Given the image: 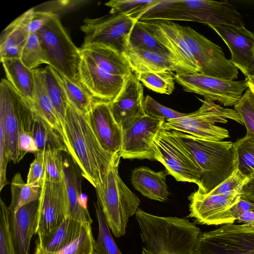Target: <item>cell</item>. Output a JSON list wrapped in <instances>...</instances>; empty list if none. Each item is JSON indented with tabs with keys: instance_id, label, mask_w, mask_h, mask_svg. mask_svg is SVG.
I'll return each mask as SVG.
<instances>
[{
	"instance_id": "d590c367",
	"label": "cell",
	"mask_w": 254,
	"mask_h": 254,
	"mask_svg": "<svg viewBox=\"0 0 254 254\" xmlns=\"http://www.w3.org/2000/svg\"><path fill=\"white\" fill-rule=\"evenodd\" d=\"M95 243L91 224L87 223L79 236L65 248L48 252L35 247L33 254H93Z\"/></svg>"
},
{
	"instance_id": "7402d4cb",
	"label": "cell",
	"mask_w": 254,
	"mask_h": 254,
	"mask_svg": "<svg viewBox=\"0 0 254 254\" xmlns=\"http://www.w3.org/2000/svg\"><path fill=\"white\" fill-rule=\"evenodd\" d=\"M39 200L13 212L8 208L9 222L16 254H29L30 243L35 234Z\"/></svg>"
},
{
	"instance_id": "f6af8a7d",
	"label": "cell",
	"mask_w": 254,
	"mask_h": 254,
	"mask_svg": "<svg viewBox=\"0 0 254 254\" xmlns=\"http://www.w3.org/2000/svg\"><path fill=\"white\" fill-rule=\"evenodd\" d=\"M249 180V178L243 174L237 167L221 184L205 195L241 194Z\"/></svg>"
},
{
	"instance_id": "8fae6325",
	"label": "cell",
	"mask_w": 254,
	"mask_h": 254,
	"mask_svg": "<svg viewBox=\"0 0 254 254\" xmlns=\"http://www.w3.org/2000/svg\"><path fill=\"white\" fill-rule=\"evenodd\" d=\"M174 77L185 91L199 94L224 106H235L248 88L245 79L231 80L193 72L177 73Z\"/></svg>"
},
{
	"instance_id": "3957f363",
	"label": "cell",
	"mask_w": 254,
	"mask_h": 254,
	"mask_svg": "<svg viewBox=\"0 0 254 254\" xmlns=\"http://www.w3.org/2000/svg\"><path fill=\"white\" fill-rule=\"evenodd\" d=\"M168 130L202 172L201 185L197 192L208 194L238 167L233 142L208 140L174 130Z\"/></svg>"
},
{
	"instance_id": "52a82bcc",
	"label": "cell",
	"mask_w": 254,
	"mask_h": 254,
	"mask_svg": "<svg viewBox=\"0 0 254 254\" xmlns=\"http://www.w3.org/2000/svg\"><path fill=\"white\" fill-rule=\"evenodd\" d=\"M192 254H254V226L226 224L201 232Z\"/></svg>"
},
{
	"instance_id": "681fc988",
	"label": "cell",
	"mask_w": 254,
	"mask_h": 254,
	"mask_svg": "<svg viewBox=\"0 0 254 254\" xmlns=\"http://www.w3.org/2000/svg\"><path fill=\"white\" fill-rule=\"evenodd\" d=\"M57 15L52 11H34L28 26L29 34L36 33Z\"/></svg>"
},
{
	"instance_id": "7bdbcfd3",
	"label": "cell",
	"mask_w": 254,
	"mask_h": 254,
	"mask_svg": "<svg viewBox=\"0 0 254 254\" xmlns=\"http://www.w3.org/2000/svg\"><path fill=\"white\" fill-rule=\"evenodd\" d=\"M0 254H16L10 231L8 207L0 200Z\"/></svg>"
},
{
	"instance_id": "f546056e",
	"label": "cell",
	"mask_w": 254,
	"mask_h": 254,
	"mask_svg": "<svg viewBox=\"0 0 254 254\" xmlns=\"http://www.w3.org/2000/svg\"><path fill=\"white\" fill-rule=\"evenodd\" d=\"M7 80L29 103L32 109L35 90L34 69H31L19 59H10L1 62Z\"/></svg>"
},
{
	"instance_id": "db71d44e",
	"label": "cell",
	"mask_w": 254,
	"mask_h": 254,
	"mask_svg": "<svg viewBox=\"0 0 254 254\" xmlns=\"http://www.w3.org/2000/svg\"><path fill=\"white\" fill-rule=\"evenodd\" d=\"M141 254H153L151 253V252H150L149 251H148L144 247H143L142 250Z\"/></svg>"
},
{
	"instance_id": "f1b7e54d",
	"label": "cell",
	"mask_w": 254,
	"mask_h": 254,
	"mask_svg": "<svg viewBox=\"0 0 254 254\" xmlns=\"http://www.w3.org/2000/svg\"><path fill=\"white\" fill-rule=\"evenodd\" d=\"M85 224L67 217L49 232L38 235L35 247L48 252L58 251L76 240Z\"/></svg>"
},
{
	"instance_id": "7a4b0ae2",
	"label": "cell",
	"mask_w": 254,
	"mask_h": 254,
	"mask_svg": "<svg viewBox=\"0 0 254 254\" xmlns=\"http://www.w3.org/2000/svg\"><path fill=\"white\" fill-rule=\"evenodd\" d=\"M135 218L144 247L153 254H192L201 233L188 219L159 216L138 208Z\"/></svg>"
},
{
	"instance_id": "6da1fadb",
	"label": "cell",
	"mask_w": 254,
	"mask_h": 254,
	"mask_svg": "<svg viewBox=\"0 0 254 254\" xmlns=\"http://www.w3.org/2000/svg\"><path fill=\"white\" fill-rule=\"evenodd\" d=\"M64 130L71 149L70 155L81 175L95 188L115 159L120 156L105 151L94 133L86 116L69 103Z\"/></svg>"
},
{
	"instance_id": "4dcf8cb0",
	"label": "cell",
	"mask_w": 254,
	"mask_h": 254,
	"mask_svg": "<svg viewBox=\"0 0 254 254\" xmlns=\"http://www.w3.org/2000/svg\"><path fill=\"white\" fill-rule=\"evenodd\" d=\"M31 133L38 151L56 150L69 153L60 134L34 113Z\"/></svg>"
},
{
	"instance_id": "e575fe53",
	"label": "cell",
	"mask_w": 254,
	"mask_h": 254,
	"mask_svg": "<svg viewBox=\"0 0 254 254\" xmlns=\"http://www.w3.org/2000/svg\"><path fill=\"white\" fill-rule=\"evenodd\" d=\"M94 206L98 224V233L95 240L93 254H122L112 237L98 202L94 204Z\"/></svg>"
},
{
	"instance_id": "ffe728a7",
	"label": "cell",
	"mask_w": 254,
	"mask_h": 254,
	"mask_svg": "<svg viewBox=\"0 0 254 254\" xmlns=\"http://www.w3.org/2000/svg\"><path fill=\"white\" fill-rule=\"evenodd\" d=\"M240 193L205 195L196 191L190 194V214L195 223L207 225L225 224L224 212L237 203Z\"/></svg>"
},
{
	"instance_id": "bcb514c9",
	"label": "cell",
	"mask_w": 254,
	"mask_h": 254,
	"mask_svg": "<svg viewBox=\"0 0 254 254\" xmlns=\"http://www.w3.org/2000/svg\"><path fill=\"white\" fill-rule=\"evenodd\" d=\"M144 111L146 115L152 118L163 121L181 118L187 114L166 107L149 95L145 97Z\"/></svg>"
},
{
	"instance_id": "9a60e30c",
	"label": "cell",
	"mask_w": 254,
	"mask_h": 254,
	"mask_svg": "<svg viewBox=\"0 0 254 254\" xmlns=\"http://www.w3.org/2000/svg\"><path fill=\"white\" fill-rule=\"evenodd\" d=\"M67 217L66 190L64 181H44L39 199L35 235L49 232Z\"/></svg>"
},
{
	"instance_id": "e0dca14e",
	"label": "cell",
	"mask_w": 254,
	"mask_h": 254,
	"mask_svg": "<svg viewBox=\"0 0 254 254\" xmlns=\"http://www.w3.org/2000/svg\"><path fill=\"white\" fill-rule=\"evenodd\" d=\"M144 99L142 84L132 72L118 96L110 103L111 113L122 131L146 115Z\"/></svg>"
},
{
	"instance_id": "30bf717a",
	"label": "cell",
	"mask_w": 254,
	"mask_h": 254,
	"mask_svg": "<svg viewBox=\"0 0 254 254\" xmlns=\"http://www.w3.org/2000/svg\"><path fill=\"white\" fill-rule=\"evenodd\" d=\"M178 26L198 64L199 73L231 80L238 78V69L226 58L219 46L190 27Z\"/></svg>"
},
{
	"instance_id": "c3c4849f",
	"label": "cell",
	"mask_w": 254,
	"mask_h": 254,
	"mask_svg": "<svg viewBox=\"0 0 254 254\" xmlns=\"http://www.w3.org/2000/svg\"><path fill=\"white\" fill-rule=\"evenodd\" d=\"M250 211H254V202L241 197L237 203L224 212L226 224L234 223L241 214Z\"/></svg>"
},
{
	"instance_id": "f35d334b",
	"label": "cell",
	"mask_w": 254,
	"mask_h": 254,
	"mask_svg": "<svg viewBox=\"0 0 254 254\" xmlns=\"http://www.w3.org/2000/svg\"><path fill=\"white\" fill-rule=\"evenodd\" d=\"M172 71L146 72L139 74L138 79L147 88L158 93L171 94L175 88Z\"/></svg>"
},
{
	"instance_id": "816d5d0a",
	"label": "cell",
	"mask_w": 254,
	"mask_h": 254,
	"mask_svg": "<svg viewBox=\"0 0 254 254\" xmlns=\"http://www.w3.org/2000/svg\"><path fill=\"white\" fill-rule=\"evenodd\" d=\"M238 223L254 226V211H250L241 214L237 219Z\"/></svg>"
},
{
	"instance_id": "d6a6232c",
	"label": "cell",
	"mask_w": 254,
	"mask_h": 254,
	"mask_svg": "<svg viewBox=\"0 0 254 254\" xmlns=\"http://www.w3.org/2000/svg\"><path fill=\"white\" fill-rule=\"evenodd\" d=\"M11 192V202L8 208L13 212H16L22 206L39 200L41 188L24 183L20 174L17 173L12 179Z\"/></svg>"
},
{
	"instance_id": "d6986e66",
	"label": "cell",
	"mask_w": 254,
	"mask_h": 254,
	"mask_svg": "<svg viewBox=\"0 0 254 254\" xmlns=\"http://www.w3.org/2000/svg\"><path fill=\"white\" fill-rule=\"evenodd\" d=\"M111 102L94 100L86 116L103 148L115 154L121 150L122 130L111 113Z\"/></svg>"
},
{
	"instance_id": "7dc6e473",
	"label": "cell",
	"mask_w": 254,
	"mask_h": 254,
	"mask_svg": "<svg viewBox=\"0 0 254 254\" xmlns=\"http://www.w3.org/2000/svg\"><path fill=\"white\" fill-rule=\"evenodd\" d=\"M31 163L26 183L30 186L42 188L45 181V168L44 152L38 151Z\"/></svg>"
},
{
	"instance_id": "484cf974",
	"label": "cell",
	"mask_w": 254,
	"mask_h": 254,
	"mask_svg": "<svg viewBox=\"0 0 254 254\" xmlns=\"http://www.w3.org/2000/svg\"><path fill=\"white\" fill-rule=\"evenodd\" d=\"M124 55L132 71L136 76L146 72H185L173 58L157 53L128 47Z\"/></svg>"
},
{
	"instance_id": "ba28073f",
	"label": "cell",
	"mask_w": 254,
	"mask_h": 254,
	"mask_svg": "<svg viewBox=\"0 0 254 254\" xmlns=\"http://www.w3.org/2000/svg\"><path fill=\"white\" fill-rule=\"evenodd\" d=\"M128 15L110 14L97 18H85L80 29L85 34L81 48L99 44L124 54L129 46L131 30L137 21Z\"/></svg>"
},
{
	"instance_id": "44dd1931",
	"label": "cell",
	"mask_w": 254,
	"mask_h": 254,
	"mask_svg": "<svg viewBox=\"0 0 254 254\" xmlns=\"http://www.w3.org/2000/svg\"><path fill=\"white\" fill-rule=\"evenodd\" d=\"M64 181L67 204V217L83 223L92 224L87 206V197L82 192L80 171L70 154L63 152Z\"/></svg>"
},
{
	"instance_id": "5bb4252c",
	"label": "cell",
	"mask_w": 254,
	"mask_h": 254,
	"mask_svg": "<svg viewBox=\"0 0 254 254\" xmlns=\"http://www.w3.org/2000/svg\"><path fill=\"white\" fill-rule=\"evenodd\" d=\"M139 21L169 52L185 72H200L198 64L181 34L178 24L167 20Z\"/></svg>"
},
{
	"instance_id": "7c38bea8",
	"label": "cell",
	"mask_w": 254,
	"mask_h": 254,
	"mask_svg": "<svg viewBox=\"0 0 254 254\" xmlns=\"http://www.w3.org/2000/svg\"><path fill=\"white\" fill-rule=\"evenodd\" d=\"M26 99L5 79L0 83V129L3 131L9 161H20L18 147L19 115Z\"/></svg>"
},
{
	"instance_id": "4fadbf2b",
	"label": "cell",
	"mask_w": 254,
	"mask_h": 254,
	"mask_svg": "<svg viewBox=\"0 0 254 254\" xmlns=\"http://www.w3.org/2000/svg\"><path fill=\"white\" fill-rule=\"evenodd\" d=\"M165 122L145 115L122 131L120 157L125 159L155 160L152 140Z\"/></svg>"
},
{
	"instance_id": "ac0fdd59",
	"label": "cell",
	"mask_w": 254,
	"mask_h": 254,
	"mask_svg": "<svg viewBox=\"0 0 254 254\" xmlns=\"http://www.w3.org/2000/svg\"><path fill=\"white\" fill-rule=\"evenodd\" d=\"M127 78L110 74L81 54L78 80L96 100L112 102L122 90Z\"/></svg>"
},
{
	"instance_id": "ab89813d",
	"label": "cell",
	"mask_w": 254,
	"mask_h": 254,
	"mask_svg": "<svg viewBox=\"0 0 254 254\" xmlns=\"http://www.w3.org/2000/svg\"><path fill=\"white\" fill-rule=\"evenodd\" d=\"M20 60L24 65L31 69H35L42 64L50 65L36 33L29 35L21 52Z\"/></svg>"
},
{
	"instance_id": "d4e9b609",
	"label": "cell",
	"mask_w": 254,
	"mask_h": 254,
	"mask_svg": "<svg viewBox=\"0 0 254 254\" xmlns=\"http://www.w3.org/2000/svg\"><path fill=\"white\" fill-rule=\"evenodd\" d=\"M34 71L35 90L33 111L60 134L70 155L71 149L65 131L47 91L44 80V68H37Z\"/></svg>"
},
{
	"instance_id": "4316f807",
	"label": "cell",
	"mask_w": 254,
	"mask_h": 254,
	"mask_svg": "<svg viewBox=\"0 0 254 254\" xmlns=\"http://www.w3.org/2000/svg\"><path fill=\"white\" fill-rule=\"evenodd\" d=\"M167 171L155 172L147 167L135 168L131 172V182L133 188L143 196L164 202L169 195L166 184Z\"/></svg>"
},
{
	"instance_id": "2e32d148",
	"label": "cell",
	"mask_w": 254,
	"mask_h": 254,
	"mask_svg": "<svg viewBox=\"0 0 254 254\" xmlns=\"http://www.w3.org/2000/svg\"><path fill=\"white\" fill-rule=\"evenodd\" d=\"M228 47L232 64L246 77L254 66V33L245 26L227 24L208 25Z\"/></svg>"
},
{
	"instance_id": "5b68a950",
	"label": "cell",
	"mask_w": 254,
	"mask_h": 254,
	"mask_svg": "<svg viewBox=\"0 0 254 254\" xmlns=\"http://www.w3.org/2000/svg\"><path fill=\"white\" fill-rule=\"evenodd\" d=\"M232 17V7L227 0H156L136 19L140 21H194L208 26L228 24Z\"/></svg>"
},
{
	"instance_id": "603a6c76",
	"label": "cell",
	"mask_w": 254,
	"mask_h": 254,
	"mask_svg": "<svg viewBox=\"0 0 254 254\" xmlns=\"http://www.w3.org/2000/svg\"><path fill=\"white\" fill-rule=\"evenodd\" d=\"M34 11V8L28 10L2 32L0 38L1 62L6 59H20L21 52L30 35L28 26Z\"/></svg>"
},
{
	"instance_id": "9c48e42d",
	"label": "cell",
	"mask_w": 254,
	"mask_h": 254,
	"mask_svg": "<svg viewBox=\"0 0 254 254\" xmlns=\"http://www.w3.org/2000/svg\"><path fill=\"white\" fill-rule=\"evenodd\" d=\"M152 147L155 160L162 163L168 174L177 181L193 183L199 188L202 172L191 156L165 128L153 138Z\"/></svg>"
},
{
	"instance_id": "836d02e7",
	"label": "cell",
	"mask_w": 254,
	"mask_h": 254,
	"mask_svg": "<svg viewBox=\"0 0 254 254\" xmlns=\"http://www.w3.org/2000/svg\"><path fill=\"white\" fill-rule=\"evenodd\" d=\"M69 103L81 113L86 114L90 109L94 98L79 81H73L59 74Z\"/></svg>"
},
{
	"instance_id": "8992f818",
	"label": "cell",
	"mask_w": 254,
	"mask_h": 254,
	"mask_svg": "<svg viewBox=\"0 0 254 254\" xmlns=\"http://www.w3.org/2000/svg\"><path fill=\"white\" fill-rule=\"evenodd\" d=\"M36 34L49 61L59 74L78 81L80 49L72 42L57 15Z\"/></svg>"
},
{
	"instance_id": "b9f144b4",
	"label": "cell",
	"mask_w": 254,
	"mask_h": 254,
	"mask_svg": "<svg viewBox=\"0 0 254 254\" xmlns=\"http://www.w3.org/2000/svg\"><path fill=\"white\" fill-rule=\"evenodd\" d=\"M155 1L156 0H112L106 2L105 5L111 7L110 14H125L136 19L140 13Z\"/></svg>"
},
{
	"instance_id": "f907efd6",
	"label": "cell",
	"mask_w": 254,
	"mask_h": 254,
	"mask_svg": "<svg viewBox=\"0 0 254 254\" xmlns=\"http://www.w3.org/2000/svg\"><path fill=\"white\" fill-rule=\"evenodd\" d=\"M241 197L254 202V175L249 177L241 192Z\"/></svg>"
},
{
	"instance_id": "1f68e13d",
	"label": "cell",
	"mask_w": 254,
	"mask_h": 254,
	"mask_svg": "<svg viewBox=\"0 0 254 254\" xmlns=\"http://www.w3.org/2000/svg\"><path fill=\"white\" fill-rule=\"evenodd\" d=\"M44 74L48 93L64 130L65 116L69 101L62 84L60 76L52 66L48 65L44 68Z\"/></svg>"
},
{
	"instance_id": "8d00e7d4",
	"label": "cell",
	"mask_w": 254,
	"mask_h": 254,
	"mask_svg": "<svg viewBox=\"0 0 254 254\" xmlns=\"http://www.w3.org/2000/svg\"><path fill=\"white\" fill-rule=\"evenodd\" d=\"M238 159V168L249 178L254 175V135H246L234 142Z\"/></svg>"
},
{
	"instance_id": "74e56055",
	"label": "cell",
	"mask_w": 254,
	"mask_h": 254,
	"mask_svg": "<svg viewBox=\"0 0 254 254\" xmlns=\"http://www.w3.org/2000/svg\"><path fill=\"white\" fill-rule=\"evenodd\" d=\"M128 47L150 51L172 58L169 52L142 26L139 21L136 22L131 30Z\"/></svg>"
},
{
	"instance_id": "11a10c76",
	"label": "cell",
	"mask_w": 254,
	"mask_h": 254,
	"mask_svg": "<svg viewBox=\"0 0 254 254\" xmlns=\"http://www.w3.org/2000/svg\"><path fill=\"white\" fill-rule=\"evenodd\" d=\"M251 75H254V67H253V70L252 71V73H251Z\"/></svg>"
},
{
	"instance_id": "277c9868",
	"label": "cell",
	"mask_w": 254,
	"mask_h": 254,
	"mask_svg": "<svg viewBox=\"0 0 254 254\" xmlns=\"http://www.w3.org/2000/svg\"><path fill=\"white\" fill-rule=\"evenodd\" d=\"M121 157H117L95 188L97 201L113 235L126 233L129 219L135 214L140 200L121 179L118 171Z\"/></svg>"
},
{
	"instance_id": "f5cc1de1",
	"label": "cell",
	"mask_w": 254,
	"mask_h": 254,
	"mask_svg": "<svg viewBox=\"0 0 254 254\" xmlns=\"http://www.w3.org/2000/svg\"><path fill=\"white\" fill-rule=\"evenodd\" d=\"M247 83L248 88L254 95V75H249L245 79Z\"/></svg>"
},
{
	"instance_id": "83f0119b",
	"label": "cell",
	"mask_w": 254,
	"mask_h": 254,
	"mask_svg": "<svg viewBox=\"0 0 254 254\" xmlns=\"http://www.w3.org/2000/svg\"><path fill=\"white\" fill-rule=\"evenodd\" d=\"M80 50L81 54L110 74L127 78L132 72L125 55L112 48L92 44Z\"/></svg>"
},
{
	"instance_id": "cb8c5ba5",
	"label": "cell",
	"mask_w": 254,
	"mask_h": 254,
	"mask_svg": "<svg viewBox=\"0 0 254 254\" xmlns=\"http://www.w3.org/2000/svg\"><path fill=\"white\" fill-rule=\"evenodd\" d=\"M165 128L208 140L222 141L229 137L227 129L207 122L195 112L181 118L166 121Z\"/></svg>"
},
{
	"instance_id": "60d3db41",
	"label": "cell",
	"mask_w": 254,
	"mask_h": 254,
	"mask_svg": "<svg viewBox=\"0 0 254 254\" xmlns=\"http://www.w3.org/2000/svg\"><path fill=\"white\" fill-rule=\"evenodd\" d=\"M63 152L56 150L44 152L45 181L58 183L64 180Z\"/></svg>"
},
{
	"instance_id": "ee69618b",
	"label": "cell",
	"mask_w": 254,
	"mask_h": 254,
	"mask_svg": "<svg viewBox=\"0 0 254 254\" xmlns=\"http://www.w3.org/2000/svg\"><path fill=\"white\" fill-rule=\"evenodd\" d=\"M234 109L241 116L247 132L254 135V95L249 88L235 105Z\"/></svg>"
}]
</instances>
